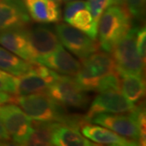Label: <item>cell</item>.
I'll list each match as a JSON object with an SVG mask.
<instances>
[{"instance_id":"cell-1","label":"cell","mask_w":146,"mask_h":146,"mask_svg":"<svg viewBox=\"0 0 146 146\" xmlns=\"http://www.w3.org/2000/svg\"><path fill=\"white\" fill-rule=\"evenodd\" d=\"M11 102L17 105L33 120L40 122H56L80 126L84 120L68 115L62 105L45 92L26 95H14Z\"/></svg>"},{"instance_id":"cell-2","label":"cell","mask_w":146,"mask_h":146,"mask_svg":"<svg viewBox=\"0 0 146 146\" xmlns=\"http://www.w3.org/2000/svg\"><path fill=\"white\" fill-rule=\"evenodd\" d=\"M131 29V17L123 7L109 6L98 23L100 46L111 53L115 45Z\"/></svg>"},{"instance_id":"cell-3","label":"cell","mask_w":146,"mask_h":146,"mask_svg":"<svg viewBox=\"0 0 146 146\" xmlns=\"http://www.w3.org/2000/svg\"><path fill=\"white\" fill-rule=\"evenodd\" d=\"M136 28L130 29L111 52L119 76L123 74L143 75L145 61L136 49Z\"/></svg>"},{"instance_id":"cell-4","label":"cell","mask_w":146,"mask_h":146,"mask_svg":"<svg viewBox=\"0 0 146 146\" xmlns=\"http://www.w3.org/2000/svg\"><path fill=\"white\" fill-rule=\"evenodd\" d=\"M46 92L53 99L63 106L84 108L89 101L86 91L80 86L75 78L67 75H58Z\"/></svg>"},{"instance_id":"cell-5","label":"cell","mask_w":146,"mask_h":146,"mask_svg":"<svg viewBox=\"0 0 146 146\" xmlns=\"http://www.w3.org/2000/svg\"><path fill=\"white\" fill-rule=\"evenodd\" d=\"M0 117L11 141L25 145L33 132L31 118L14 103L0 105Z\"/></svg>"},{"instance_id":"cell-6","label":"cell","mask_w":146,"mask_h":146,"mask_svg":"<svg viewBox=\"0 0 146 146\" xmlns=\"http://www.w3.org/2000/svg\"><path fill=\"white\" fill-rule=\"evenodd\" d=\"M137 110L131 113L123 114L99 113L92 117L89 122L102 126L120 136L140 143L141 128L137 119Z\"/></svg>"},{"instance_id":"cell-7","label":"cell","mask_w":146,"mask_h":146,"mask_svg":"<svg viewBox=\"0 0 146 146\" xmlns=\"http://www.w3.org/2000/svg\"><path fill=\"white\" fill-rule=\"evenodd\" d=\"M55 33L61 44L80 59L88 58L98 50V43L87 34L68 24H58Z\"/></svg>"},{"instance_id":"cell-8","label":"cell","mask_w":146,"mask_h":146,"mask_svg":"<svg viewBox=\"0 0 146 146\" xmlns=\"http://www.w3.org/2000/svg\"><path fill=\"white\" fill-rule=\"evenodd\" d=\"M138 106L126 98L119 89H109L100 92L94 98L84 119L85 123L99 113L123 114L136 111Z\"/></svg>"},{"instance_id":"cell-9","label":"cell","mask_w":146,"mask_h":146,"mask_svg":"<svg viewBox=\"0 0 146 146\" xmlns=\"http://www.w3.org/2000/svg\"><path fill=\"white\" fill-rule=\"evenodd\" d=\"M29 23L23 0H0V33L25 29Z\"/></svg>"},{"instance_id":"cell-10","label":"cell","mask_w":146,"mask_h":146,"mask_svg":"<svg viewBox=\"0 0 146 146\" xmlns=\"http://www.w3.org/2000/svg\"><path fill=\"white\" fill-rule=\"evenodd\" d=\"M28 41L36 58L53 52L62 46L55 32L46 25H36L25 29Z\"/></svg>"},{"instance_id":"cell-11","label":"cell","mask_w":146,"mask_h":146,"mask_svg":"<svg viewBox=\"0 0 146 146\" xmlns=\"http://www.w3.org/2000/svg\"><path fill=\"white\" fill-rule=\"evenodd\" d=\"M36 61L55 72L71 76H75L80 68V63L68 53L63 46L48 54L37 57Z\"/></svg>"},{"instance_id":"cell-12","label":"cell","mask_w":146,"mask_h":146,"mask_svg":"<svg viewBox=\"0 0 146 146\" xmlns=\"http://www.w3.org/2000/svg\"><path fill=\"white\" fill-rule=\"evenodd\" d=\"M0 45L25 61L36 60L25 29H10L0 33Z\"/></svg>"},{"instance_id":"cell-13","label":"cell","mask_w":146,"mask_h":146,"mask_svg":"<svg viewBox=\"0 0 146 146\" xmlns=\"http://www.w3.org/2000/svg\"><path fill=\"white\" fill-rule=\"evenodd\" d=\"M81 132L86 138L100 145L113 146H135L140 145L139 143L133 140L120 136L115 131L102 126L86 123L81 127Z\"/></svg>"},{"instance_id":"cell-14","label":"cell","mask_w":146,"mask_h":146,"mask_svg":"<svg viewBox=\"0 0 146 146\" xmlns=\"http://www.w3.org/2000/svg\"><path fill=\"white\" fill-rule=\"evenodd\" d=\"M23 3L29 17L36 23H56L60 20L58 3L53 0H23Z\"/></svg>"},{"instance_id":"cell-15","label":"cell","mask_w":146,"mask_h":146,"mask_svg":"<svg viewBox=\"0 0 146 146\" xmlns=\"http://www.w3.org/2000/svg\"><path fill=\"white\" fill-rule=\"evenodd\" d=\"M58 74L54 72L51 76H44L31 71L16 76V95L42 93L47 91L49 87L57 79Z\"/></svg>"},{"instance_id":"cell-16","label":"cell","mask_w":146,"mask_h":146,"mask_svg":"<svg viewBox=\"0 0 146 146\" xmlns=\"http://www.w3.org/2000/svg\"><path fill=\"white\" fill-rule=\"evenodd\" d=\"M51 144L57 146L95 145L80 132L78 126L62 123H55L52 132Z\"/></svg>"},{"instance_id":"cell-17","label":"cell","mask_w":146,"mask_h":146,"mask_svg":"<svg viewBox=\"0 0 146 146\" xmlns=\"http://www.w3.org/2000/svg\"><path fill=\"white\" fill-rule=\"evenodd\" d=\"M119 90L126 98L133 104L139 102L145 94V83L142 78V75H120Z\"/></svg>"},{"instance_id":"cell-18","label":"cell","mask_w":146,"mask_h":146,"mask_svg":"<svg viewBox=\"0 0 146 146\" xmlns=\"http://www.w3.org/2000/svg\"><path fill=\"white\" fill-rule=\"evenodd\" d=\"M104 78L100 76L97 69L87 58L80 59V68L75 76V80L84 90L86 92H99L101 84Z\"/></svg>"},{"instance_id":"cell-19","label":"cell","mask_w":146,"mask_h":146,"mask_svg":"<svg viewBox=\"0 0 146 146\" xmlns=\"http://www.w3.org/2000/svg\"><path fill=\"white\" fill-rule=\"evenodd\" d=\"M56 122H33V132L25 145H52V132Z\"/></svg>"},{"instance_id":"cell-20","label":"cell","mask_w":146,"mask_h":146,"mask_svg":"<svg viewBox=\"0 0 146 146\" xmlns=\"http://www.w3.org/2000/svg\"><path fill=\"white\" fill-rule=\"evenodd\" d=\"M0 69L17 76L28 72L29 62L0 46Z\"/></svg>"},{"instance_id":"cell-21","label":"cell","mask_w":146,"mask_h":146,"mask_svg":"<svg viewBox=\"0 0 146 146\" xmlns=\"http://www.w3.org/2000/svg\"><path fill=\"white\" fill-rule=\"evenodd\" d=\"M68 24L84 33L92 39H97L98 24L94 21L88 9H83L77 11L69 21Z\"/></svg>"},{"instance_id":"cell-22","label":"cell","mask_w":146,"mask_h":146,"mask_svg":"<svg viewBox=\"0 0 146 146\" xmlns=\"http://www.w3.org/2000/svg\"><path fill=\"white\" fill-rule=\"evenodd\" d=\"M94 65L102 77L111 74H118L113 58L107 52L96 51L87 58Z\"/></svg>"},{"instance_id":"cell-23","label":"cell","mask_w":146,"mask_h":146,"mask_svg":"<svg viewBox=\"0 0 146 146\" xmlns=\"http://www.w3.org/2000/svg\"><path fill=\"white\" fill-rule=\"evenodd\" d=\"M0 91L16 95V76L0 69Z\"/></svg>"},{"instance_id":"cell-24","label":"cell","mask_w":146,"mask_h":146,"mask_svg":"<svg viewBox=\"0 0 146 146\" xmlns=\"http://www.w3.org/2000/svg\"><path fill=\"white\" fill-rule=\"evenodd\" d=\"M83 9H88L89 10V4L88 2L83 1V0H73L69 1L66 4L64 13H63V20L67 23L77 11Z\"/></svg>"},{"instance_id":"cell-25","label":"cell","mask_w":146,"mask_h":146,"mask_svg":"<svg viewBox=\"0 0 146 146\" xmlns=\"http://www.w3.org/2000/svg\"><path fill=\"white\" fill-rule=\"evenodd\" d=\"M145 0H125L124 8L131 18L141 19L144 14Z\"/></svg>"},{"instance_id":"cell-26","label":"cell","mask_w":146,"mask_h":146,"mask_svg":"<svg viewBox=\"0 0 146 146\" xmlns=\"http://www.w3.org/2000/svg\"><path fill=\"white\" fill-rule=\"evenodd\" d=\"M88 4L89 11L94 21L98 24L102 14L109 7V0H89Z\"/></svg>"},{"instance_id":"cell-27","label":"cell","mask_w":146,"mask_h":146,"mask_svg":"<svg viewBox=\"0 0 146 146\" xmlns=\"http://www.w3.org/2000/svg\"><path fill=\"white\" fill-rule=\"evenodd\" d=\"M136 45L137 51L141 58L145 61L146 55V31L145 28L136 29Z\"/></svg>"},{"instance_id":"cell-28","label":"cell","mask_w":146,"mask_h":146,"mask_svg":"<svg viewBox=\"0 0 146 146\" xmlns=\"http://www.w3.org/2000/svg\"><path fill=\"white\" fill-rule=\"evenodd\" d=\"M11 141V137L6 130L3 122L0 117V145H4Z\"/></svg>"},{"instance_id":"cell-29","label":"cell","mask_w":146,"mask_h":146,"mask_svg":"<svg viewBox=\"0 0 146 146\" xmlns=\"http://www.w3.org/2000/svg\"><path fill=\"white\" fill-rule=\"evenodd\" d=\"M11 97L12 96L11 94L0 91V105L5 104L7 102H11Z\"/></svg>"},{"instance_id":"cell-30","label":"cell","mask_w":146,"mask_h":146,"mask_svg":"<svg viewBox=\"0 0 146 146\" xmlns=\"http://www.w3.org/2000/svg\"><path fill=\"white\" fill-rule=\"evenodd\" d=\"M125 0H109V6H118L123 7Z\"/></svg>"},{"instance_id":"cell-31","label":"cell","mask_w":146,"mask_h":146,"mask_svg":"<svg viewBox=\"0 0 146 146\" xmlns=\"http://www.w3.org/2000/svg\"><path fill=\"white\" fill-rule=\"evenodd\" d=\"M53 1H54V2H56V3H61L63 0H53Z\"/></svg>"},{"instance_id":"cell-32","label":"cell","mask_w":146,"mask_h":146,"mask_svg":"<svg viewBox=\"0 0 146 146\" xmlns=\"http://www.w3.org/2000/svg\"><path fill=\"white\" fill-rule=\"evenodd\" d=\"M64 1H66V2H69V1H73V0H64Z\"/></svg>"}]
</instances>
